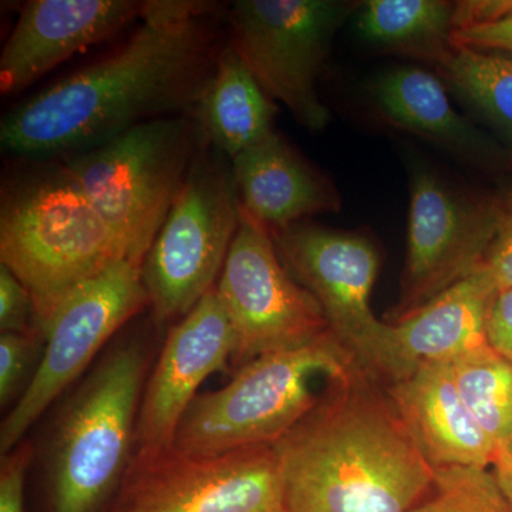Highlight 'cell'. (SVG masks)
I'll use <instances>...</instances> for the list:
<instances>
[{"instance_id": "cell-17", "label": "cell", "mask_w": 512, "mask_h": 512, "mask_svg": "<svg viewBox=\"0 0 512 512\" xmlns=\"http://www.w3.org/2000/svg\"><path fill=\"white\" fill-rule=\"evenodd\" d=\"M498 291L484 264L473 275L406 318L389 323L392 384L412 375L424 362H448L468 350L488 345L485 319Z\"/></svg>"}, {"instance_id": "cell-28", "label": "cell", "mask_w": 512, "mask_h": 512, "mask_svg": "<svg viewBox=\"0 0 512 512\" xmlns=\"http://www.w3.org/2000/svg\"><path fill=\"white\" fill-rule=\"evenodd\" d=\"M33 456L32 443L23 440L0 464V512H23L26 471Z\"/></svg>"}, {"instance_id": "cell-3", "label": "cell", "mask_w": 512, "mask_h": 512, "mask_svg": "<svg viewBox=\"0 0 512 512\" xmlns=\"http://www.w3.org/2000/svg\"><path fill=\"white\" fill-rule=\"evenodd\" d=\"M36 163L2 185L0 265L28 289L33 329L42 338L74 289L128 259L62 161Z\"/></svg>"}, {"instance_id": "cell-30", "label": "cell", "mask_w": 512, "mask_h": 512, "mask_svg": "<svg viewBox=\"0 0 512 512\" xmlns=\"http://www.w3.org/2000/svg\"><path fill=\"white\" fill-rule=\"evenodd\" d=\"M488 345L512 362V288L498 289L485 319Z\"/></svg>"}, {"instance_id": "cell-14", "label": "cell", "mask_w": 512, "mask_h": 512, "mask_svg": "<svg viewBox=\"0 0 512 512\" xmlns=\"http://www.w3.org/2000/svg\"><path fill=\"white\" fill-rule=\"evenodd\" d=\"M235 349L234 326L214 288L168 330L141 397L134 456L173 450L175 433L201 384L227 369Z\"/></svg>"}, {"instance_id": "cell-12", "label": "cell", "mask_w": 512, "mask_h": 512, "mask_svg": "<svg viewBox=\"0 0 512 512\" xmlns=\"http://www.w3.org/2000/svg\"><path fill=\"white\" fill-rule=\"evenodd\" d=\"M113 512H288L274 446L133 457Z\"/></svg>"}, {"instance_id": "cell-4", "label": "cell", "mask_w": 512, "mask_h": 512, "mask_svg": "<svg viewBox=\"0 0 512 512\" xmlns=\"http://www.w3.org/2000/svg\"><path fill=\"white\" fill-rule=\"evenodd\" d=\"M356 365L330 330L305 345L256 357L235 369L221 389L195 397L175 433L173 450L214 456L274 446L318 402L313 377L332 379Z\"/></svg>"}, {"instance_id": "cell-7", "label": "cell", "mask_w": 512, "mask_h": 512, "mask_svg": "<svg viewBox=\"0 0 512 512\" xmlns=\"http://www.w3.org/2000/svg\"><path fill=\"white\" fill-rule=\"evenodd\" d=\"M239 220L231 160L205 141L141 265L158 323L184 318L217 286Z\"/></svg>"}, {"instance_id": "cell-15", "label": "cell", "mask_w": 512, "mask_h": 512, "mask_svg": "<svg viewBox=\"0 0 512 512\" xmlns=\"http://www.w3.org/2000/svg\"><path fill=\"white\" fill-rule=\"evenodd\" d=\"M137 0H32L0 55V92L15 94L67 59L141 19Z\"/></svg>"}, {"instance_id": "cell-5", "label": "cell", "mask_w": 512, "mask_h": 512, "mask_svg": "<svg viewBox=\"0 0 512 512\" xmlns=\"http://www.w3.org/2000/svg\"><path fill=\"white\" fill-rule=\"evenodd\" d=\"M192 114L137 124L62 158L128 261L143 265L204 146Z\"/></svg>"}, {"instance_id": "cell-29", "label": "cell", "mask_w": 512, "mask_h": 512, "mask_svg": "<svg viewBox=\"0 0 512 512\" xmlns=\"http://www.w3.org/2000/svg\"><path fill=\"white\" fill-rule=\"evenodd\" d=\"M453 45L470 47V49L495 50V52L512 55V12L491 22L454 30Z\"/></svg>"}, {"instance_id": "cell-31", "label": "cell", "mask_w": 512, "mask_h": 512, "mask_svg": "<svg viewBox=\"0 0 512 512\" xmlns=\"http://www.w3.org/2000/svg\"><path fill=\"white\" fill-rule=\"evenodd\" d=\"M491 473L512 504V433L498 444Z\"/></svg>"}, {"instance_id": "cell-26", "label": "cell", "mask_w": 512, "mask_h": 512, "mask_svg": "<svg viewBox=\"0 0 512 512\" xmlns=\"http://www.w3.org/2000/svg\"><path fill=\"white\" fill-rule=\"evenodd\" d=\"M0 330L2 333L36 332L30 293L5 265H0Z\"/></svg>"}, {"instance_id": "cell-22", "label": "cell", "mask_w": 512, "mask_h": 512, "mask_svg": "<svg viewBox=\"0 0 512 512\" xmlns=\"http://www.w3.org/2000/svg\"><path fill=\"white\" fill-rule=\"evenodd\" d=\"M439 72L467 104L497 128L512 147V55L454 47Z\"/></svg>"}, {"instance_id": "cell-9", "label": "cell", "mask_w": 512, "mask_h": 512, "mask_svg": "<svg viewBox=\"0 0 512 512\" xmlns=\"http://www.w3.org/2000/svg\"><path fill=\"white\" fill-rule=\"evenodd\" d=\"M150 306L141 265L120 261L74 289L42 332L35 376L0 426V451L9 453L100 349Z\"/></svg>"}, {"instance_id": "cell-19", "label": "cell", "mask_w": 512, "mask_h": 512, "mask_svg": "<svg viewBox=\"0 0 512 512\" xmlns=\"http://www.w3.org/2000/svg\"><path fill=\"white\" fill-rule=\"evenodd\" d=\"M275 101L231 43L222 46L214 73L192 116L205 141L229 160L275 133Z\"/></svg>"}, {"instance_id": "cell-2", "label": "cell", "mask_w": 512, "mask_h": 512, "mask_svg": "<svg viewBox=\"0 0 512 512\" xmlns=\"http://www.w3.org/2000/svg\"><path fill=\"white\" fill-rule=\"evenodd\" d=\"M274 450L288 512H410L436 480L386 386L359 365L326 380Z\"/></svg>"}, {"instance_id": "cell-25", "label": "cell", "mask_w": 512, "mask_h": 512, "mask_svg": "<svg viewBox=\"0 0 512 512\" xmlns=\"http://www.w3.org/2000/svg\"><path fill=\"white\" fill-rule=\"evenodd\" d=\"M43 339L39 333H2L0 336V404L8 406L28 389Z\"/></svg>"}, {"instance_id": "cell-16", "label": "cell", "mask_w": 512, "mask_h": 512, "mask_svg": "<svg viewBox=\"0 0 512 512\" xmlns=\"http://www.w3.org/2000/svg\"><path fill=\"white\" fill-rule=\"evenodd\" d=\"M384 386L421 453L436 470H490L497 447L458 392L450 363H421L406 379Z\"/></svg>"}, {"instance_id": "cell-6", "label": "cell", "mask_w": 512, "mask_h": 512, "mask_svg": "<svg viewBox=\"0 0 512 512\" xmlns=\"http://www.w3.org/2000/svg\"><path fill=\"white\" fill-rule=\"evenodd\" d=\"M147 357L137 342L117 345L67 407L52 451V512H97L134 457Z\"/></svg>"}, {"instance_id": "cell-23", "label": "cell", "mask_w": 512, "mask_h": 512, "mask_svg": "<svg viewBox=\"0 0 512 512\" xmlns=\"http://www.w3.org/2000/svg\"><path fill=\"white\" fill-rule=\"evenodd\" d=\"M448 363L458 392L497 447L512 433V362L484 345Z\"/></svg>"}, {"instance_id": "cell-18", "label": "cell", "mask_w": 512, "mask_h": 512, "mask_svg": "<svg viewBox=\"0 0 512 512\" xmlns=\"http://www.w3.org/2000/svg\"><path fill=\"white\" fill-rule=\"evenodd\" d=\"M231 163L242 210L269 231L313 215L339 211L335 185L306 163L276 131Z\"/></svg>"}, {"instance_id": "cell-13", "label": "cell", "mask_w": 512, "mask_h": 512, "mask_svg": "<svg viewBox=\"0 0 512 512\" xmlns=\"http://www.w3.org/2000/svg\"><path fill=\"white\" fill-rule=\"evenodd\" d=\"M500 217L497 197H476L427 170L410 185L402 293L389 323L406 318L484 264Z\"/></svg>"}, {"instance_id": "cell-11", "label": "cell", "mask_w": 512, "mask_h": 512, "mask_svg": "<svg viewBox=\"0 0 512 512\" xmlns=\"http://www.w3.org/2000/svg\"><path fill=\"white\" fill-rule=\"evenodd\" d=\"M237 349L232 367L305 345L328 332L322 308L282 264L274 237L241 207V220L215 286Z\"/></svg>"}, {"instance_id": "cell-8", "label": "cell", "mask_w": 512, "mask_h": 512, "mask_svg": "<svg viewBox=\"0 0 512 512\" xmlns=\"http://www.w3.org/2000/svg\"><path fill=\"white\" fill-rule=\"evenodd\" d=\"M357 8L342 0H237L229 8V43L268 96L312 133L329 124L318 83L333 37Z\"/></svg>"}, {"instance_id": "cell-1", "label": "cell", "mask_w": 512, "mask_h": 512, "mask_svg": "<svg viewBox=\"0 0 512 512\" xmlns=\"http://www.w3.org/2000/svg\"><path fill=\"white\" fill-rule=\"evenodd\" d=\"M214 9L198 0H147L140 25L113 53L2 117L3 153L62 160L137 124L194 113L222 49Z\"/></svg>"}, {"instance_id": "cell-21", "label": "cell", "mask_w": 512, "mask_h": 512, "mask_svg": "<svg viewBox=\"0 0 512 512\" xmlns=\"http://www.w3.org/2000/svg\"><path fill=\"white\" fill-rule=\"evenodd\" d=\"M456 3L443 0H369L355 26L367 45L436 64L454 52Z\"/></svg>"}, {"instance_id": "cell-20", "label": "cell", "mask_w": 512, "mask_h": 512, "mask_svg": "<svg viewBox=\"0 0 512 512\" xmlns=\"http://www.w3.org/2000/svg\"><path fill=\"white\" fill-rule=\"evenodd\" d=\"M377 107L396 126L430 138L473 158H493L498 150L451 106L444 84L420 67H399L372 86Z\"/></svg>"}, {"instance_id": "cell-10", "label": "cell", "mask_w": 512, "mask_h": 512, "mask_svg": "<svg viewBox=\"0 0 512 512\" xmlns=\"http://www.w3.org/2000/svg\"><path fill=\"white\" fill-rule=\"evenodd\" d=\"M271 232L282 264L312 293L330 332L365 372L389 383V325L370 306L380 264L375 245L363 235L303 222Z\"/></svg>"}, {"instance_id": "cell-27", "label": "cell", "mask_w": 512, "mask_h": 512, "mask_svg": "<svg viewBox=\"0 0 512 512\" xmlns=\"http://www.w3.org/2000/svg\"><path fill=\"white\" fill-rule=\"evenodd\" d=\"M500 217L497 232L485 255L484 266L498 289L512 288V187L498 195Z\"/></svg>"}, {"instance_id": "cell-24", "label": "cell", "mask_w": 512, "mask_h": 512, "mask_svg": "<svg viewBox=\"0 0 512 512\" xmlns=\"http://www.w3.org/2000/svg\"><path fill=\"white\" fill-rule=\"evenodd\" d=\"M410 512H512L491 470L446 467L436 470L430 494Z\"/></svg>"}]
</instances>
